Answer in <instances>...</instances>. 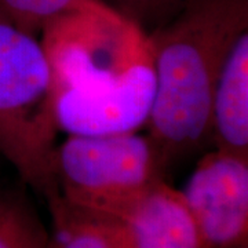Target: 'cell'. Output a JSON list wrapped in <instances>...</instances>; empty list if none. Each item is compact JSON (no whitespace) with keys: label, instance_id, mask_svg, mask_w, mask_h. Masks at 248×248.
Here are the masks:
<instances>
[{"label":"cell","instance_id":"cell-1","mask_svg":"<svg viewBox=\"0 0 248 248\" xmlns=\"http://www.w3.org/2000/svg\"><path fill=\"white\" fill-rule=\"evenodd\" d=\"M40 35L60 131L107 135L145 127L155 72L149 37L140 25L90 0L47 22Z\"/></svg>","mask_w":248,"mask_h":248},{"label":"cell","instance_id":"cell-2","mask_svg":"<svg viewBox=\"0 0 248 248\" xmlns=\"http://www.w3.org/2000/svg\"><path fill=\"white\" fill-rule=\"evenodd\" d=\"M248 31V0H195L148 33L155 94L145 124L166 171L210 145L214 90Z\"/></svg>","mask_w":248,"mask_h":248},{"label":"cell","instance_id":"cell-3","mask_svg":"<svg viewBox=\"0 0 248 248\" xmlns=\"http://www.w3.org/2000/svg\"><path fill=\"white\" fill-rule=\"evenodd\" d=\"M51 69L37 36L0 11V157L47 199L58 193Z\"/></svg>","mask_w":248,"mask_h":248},{"label":"cell","instance_id":"cell-4","mask_svg":"<svg viewBox=\"0 0 248 248\" xmlns=\"http://www.w3.org/2000/svg\"><path fill=\"white\" fill-rule=\"evenodd\" d=\"M58 195L91 211L115 215L159 181L166 169L148 135H68L55 149Z\"/></svg>","mask_w":248,"mask_h":248},{"label":"cell","instance_id":"cell-5","mask_svg":"<svg viewBox=\"0 0 248 248\" xmlns=\"http://www.w3.org/2000/svg\"><path fill=\"white\" fill-rule=\"evenodd\" d=\"M181 193L205 247L248 244V157L207 152Z\"/></svg>","mask_w":248,"mask_h":248},{"label":"cell","instance_id":"cell-6","mask_svg":"<svg viewBox=\"0 0 248 248\" xmlns=\"http://www.w3.org/2000/svg\"><path fill=\"white\" fill-rule=\"evenodd\" d=\"M115 217L125 248H207L181 190L159 181Z\"/></svg>","mask_w":248,"mask_h":248},{"label":"cell","instance_id":"cell-7","mask_svg":"<svg viewBox=\"0 0 248 248\" xmlns=\"http://www.w3.org/2000/svg\"><path fill=\"white\" fill-rule=\"evenodd\" d=\"M210 143L248 157V31L232 46L214 90Z\"/></svg>","mask_w":248,"mask_h":248},{"label":"cell","instance_id":"cell-8","mask_svg":"<svg viewBox=\"0 0 248 248\" xmlns=\"http://www.w3.org/2000/svg\"><path fill=\"white\" fill-rule=\"evenodd\" d=\"M51 228L47 248H125L115 217L66 202L58 193L47 197Z\"/></svg>","mask_w":248,"mask_h":248},{"label":"cell","instance_id":"cell-9","mask_svg":"<svg viewBox=\"0 0 248 248\" xmlns=\"http://www.w3.org/2000/svg\"><path fill=\"white\" fill-rule=\"evenodd\" d=\"M0 248H47V229L17 190L0 189Z\"/></svg>","mask_w":248,"mask_h":248},{"label":"cell","instance_id":"cell-10","mask_svg":"<svg viewBox=\"0 0 248 248\" xmlns=\"http://www.w3.org/2000/svg\"><path fill=\"white\" fill-rule=\"evenodd\" d=\"M90 0H0V11L17 27L37 36L47 22Z\"/></svg>","mask_w":248,"mask_h":248},{"label":"cell","instance_id":"cell-11","mask_svg":"<svg viewBox=\"0 0 248 248\" xmlns=\"http://www.w3.org/2000/svg\"><path fill=\"white\" fill-rule=\"evenodd\" d=\"M193 1L195 0H113L115 6L112 7L149 33Z\"/></svg>","mask_w":248,"mask_h":248},{"label":"cell","instance_id":"cell-12","mask_svg":"<svg viewBox=\"0 0 248 248\" xmlns=\"http://www.w3.org/2000/svg\"><path fill=\"white\" fill-rule=\"evenodd\" d=\"M237 248H248V244H246V246H241V247H237Z\"/></svg>","mask_w":248,"mask_h":248}]
</instances>
